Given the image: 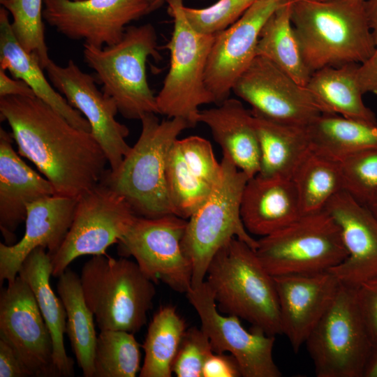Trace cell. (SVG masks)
<instances>
[{"instance_id":"obj_1","label":"cell","mask_w":377,"mask_h":377,"mask_svg":"<svg viewBox=\"0 0 377 377\" xmlns=\"http://www.w3.org/2000/svg\"><path fill=\"white\" fill-rule=\"evenodd\" d=\"M0 113L18 154L49 180L55 195L78 198L101 182L108 160L91 133L73 126L36 96L0 97Z\"/></svg>"},{"instance_id":"obj_2","label":"cell","mask_w":377,"mask_h":377,"mask_svg":"<svg viewBox=\"0 0 377 377\" xmlns=\"http://www.w3.org/2000/svg\"><path fill=\"white\" fill-rule=\"evenodd\" d=\"M367 0H291V22L311 74L323 68L362 64L376 48Z\"/></svg>"},{"instance_id":"obj_3","label":"cell","mask_w":377,"mask_h":377,"mask_svg":"<svg viewBox=\"0 0 377 377\" xmlns=\"http://www.w3.org/2000/svg\"><path fill=\"white\" fill-rule=\"evenodd\" d=\"M140 121L138 140L119 167L107 170L101 182L122 195L137 216L175 215L168 186V159L178 136L192 126L180 117L160 121L154 113L145 114Z\"/></svg>"},{"instance_id":"obj_4","label":"cell","mask_w":377,"mask_h":377,"mask_svg":"<svg viewBox=\"0 0 377 377\" xmlns=\"http://www.w3.org/2000/svg\"><path fill=\"white\" fill-rule=\"evenodd\" d=\"M205 279L221 311L269 335L282 334L274 276L246 242L233 237L221 246L210 261Z\"/></svg>"},{"instance_id":"obj_5","label":"cell","mask_w":377,"mask_h":377,"mask_svg":"<svg viewBox=\"0 0 377 377\" xmlns=\"http://www.w3.org/2000/svg\"><path fill=\"white\" fill-rule=\"evenodd\" d=\"M83 47L84 61L124 117L140 120L146 114H159L146 73L147 59L161 58L152 24L127 27L121 40L114 45L96 47L84 44Z\"/></svg>"},{"instance_id":"obj_6","label":"cell","mask_w":377,"mask_h":377,"mask_svg":"<svg viewBox=\"0 0 377 377\" xmlns=\"http://www.w3.org/2000/svg\"><path fill=\"white\" fill-rule=\"evenodd\" d=\"M86 303L100 330L138 332L156 295L154 282L136 262L93 256L80 276Z\"/></svg>"},{"instance_id":"obj_7","label":"cell","mask_w":377,"mask_h":377,"mask_svg":"<svg viewBox=\"0 0 377 377\" xmlns=\"http://www.w3.org/2000/svg\"><path fill=\"white\" fill-rule=\"evenodd\" d=\"M221 172L208 197L187 219L183 251L192 267V286L205 280L208 265L217 251L236 237L253 249L255 239L246 230L240 214L242 193L249 179L227 156Z\"/></svg>"},{"instance_id":"obj_8","label":"cell","mask_w":377,"mask_h":377,"mask_svg":"<svg viewBox=\"0 0 377 377\" xmlns=\"http://www.w3.org/2000/svg\"><path fill=\"white\" fill-rule=\"evenodd\" d=\"M173 20L170 68L156 95L159 114L180 117L195 126L200 107L214 102L206 87L205 73L214 35L198 32L189 23L183 0H165Z\"/></svg>"},{"instance_id":"obj_9","label":"cell","mask_w":377,"mask_h":377,"mask_svg":"<svg viewBox=\"0 0 377 377\" xmlns=\"http://www.w3.org/2000/svg\"><path fill=\"white\" fill-rule=\"evenodd\" d=\"M255 251L273 276L330 271L348 256L341 230L325 209L262 237Z\"/></svg>"},{"instance_id":"obj_10","label":"cell","mask_w":377,"mask_h":377,"mask_svg":"<svg viewBox=\"0 0 377 377\" xmlns=\"http://www.w3.org/2000/svg\"><path fill=\"white\" fill-rule=\"evenodd\" d=\"M304 344L317 377H363L374 345L357 302L355 288L340 283Z\"/></svg>"},{"instance_id":"obj_11","label":"cell","mask_w":377,"mask_h":377,"mask_svg":"<svg viewBox=\"0 0 377 377\" xmlns=\"http://www.w3.org/2000/svg\"><path fill=\"white\" fill-rule=\"evenodd\" d=\"M137 216L126 200L100 182L77 198L73 219L58 251L51 256L58 277L76 258L105 254L119 242Z\"/></svg>"},{"instance_id":"obj_12","label":"cell","mask_w":377,"mask_h":377,"mask_svg":"<svg viewBox=\"0 0 377 377\" xmlns=\"http://www.w3.org/2000/svg\"><path fill=\"white\" fill-rule=\"evenodd\" d=\"M187 219L175 214L157 218L135 216L118 242L122 256H133L152 281L186 293L192 286V267L182 249Z\"/></svg>"},{"instance_id":"obj_13","label":"cell","mask_w":377,"mask_h":377,"mask_svg":"<svg viewBox=\"0 0 377 377\" xmlns=\"http://www.w3.org/2000/svg\"><path fill=\"white\" fill-rule=\"evenodd\" d=\"M232 91L251 106L252 113L281 123L306 126L330 114L306 86L261 56H256Z\"/></svg>"},{"instance_id":"obj_14","label":"cell","mask_w":377,"mask_h":377,"mask_svg":"<svg viewBox=\"0 0 377 377\" xmlns=\"http://www.w3.org/2000/svg\"><path fill=\"white\" fill-rule=\"evenodd\" d=\"M186 296L200 318L201 328L209 337L214 352L229 353L237 361L242 376H282L273 357L275 336L253 327L249 331L238 317L221 314L205 280L191 287Z\"/></svg>"},{"instance_id":"obj_15","label":"cell","mask_w":377,"mask_h":377,"mask_svg":"<svg viewBox=\"0 0 377 377\" xmlns=\"http://www.w3.org/2000/svg\"><path fill=\"white\" fill-rule=\"evenodd\" d=\"M44 69L56 90L87 120L91 134L105 154L110 170H116L131 147L126 141L128 128L115 118L119 112L115 101L100 91L96 79L82 71L72 59L62 66L50 59Z\"/></svg>"},{"instance_id":"obj_16","label":"cell","mask_w":377,"mask_h":377,"mask_svg":"<svg viewBox=\"0 0 377 377\" xmlns=\"http://www.w3.org/2000/svg\"><path fill=\"white\" fill-rule=\"evenodd\" d=\"M43 19L57 32L96 47L120 41L126 25L149 13V0H43Z\"/></svg>"},{"instance_id":"obj_17","label":"cell","mask_w":377,"mask_h":377,"mask_svg":"<svg viewBox=\"0 0 377 377\" xmlns=\"http://www.w3.org/2000/svg\"><path fill=\"white\" fill-rule=\"evenodd\" d=\"M0 339L14 350L32 376H59L51 333L33 291L19 275L1 291Z\"/></svg>"},{"instance_id":"obj_18","label":"cell","mask_w":377,"mask_h":377,"mask_svg":"<svg viewBox=\"0 0 377 377\" xmlns=\"http://www.w3.org/2000/svg\"><path fill=\"white\" fill-rule=\"evenodd\" d=\"M284 1H256L235 23L214 35L205 82L216 105L229 98L236 81L256 57L262 27Z\"/></svg>"},{"instance_id":"obj_19","label":"cell","mask_w":377,"mask_h":377,"mask_svg":"<svg viewBox=\"0 0 377 377\" xmlns=\"http://www.w3.org/2000/svg\"><path fill=\"white\" fill-rule=\"evenodd\" d=\"M282 334L298 352L330 306L340 282L330 271L274 276Z\"/></svg>"},{"instance_id":"obj_20","label":"cell","mask_w":377,"mask_h":377,"mask_svg":"<svg viewBox=\"0 0 377 377\" xmlns=\"http://www.w3.org/2000/svg\"><path fill=\"white\" fill-rule=\"evenodd\" d=\"M221 165L210 142L200 136L177 138L168 159L167 181L175 215L188 219L208 197Z\"/></svg>"},{"instance_id":"obj_21","label":"cell","mask_w":377,"mask_h":377,"mask_svg":"<svg viewBox=\"0 0 377 377\" xmlns=\"http://www.w3.org/2000/svg\"><path fill=\"white\" fill-rule=\"evenodd\" d=\"M325 209L338 224L348 252L330 271L340 283L353 288L377 276V219L345 191L337 193Z\"/></svg>"},{"instance_id":"obj_22","label":"cell","mask_w":377,"mask_h":377,"mask_svg":"<svg viewBox=\"0 0 377 377\" xmlns=\"http://www.w3.org/2000/svg\"><path fill=\"white\" fill-rule=\"evenodd\" d=\"M77 198L53 195L27 206L25 232L17 243H0V284L13 281L27 256L36 248L52 256L61 246L71 226Z\"/></svg>"},{"instance_id":"obj_23","label":"cell","mask_w":377,"mask_h":377,"mask_svg":"<svg viewBox=\"0 0 377 377\" xmlns=\"http://www.w3.org/2000/svg\"><path fill=\"white\" fill-rule=\"evenodd\" d=\"M13 140L11 133L0 128V230L7 245L15 244V232L25 221L28 205L55 195L49 180L15 151Z\"/></svg>"},{"instance_id":"obj_24","label":"cell","mask_w":377,"mask_h":377,"mask_svg":"<svg viewBox=\"0 0 377 377\" xmlns=\"http://www.w3.org/2000/svg\"><path fill=\"white\" fill-rule=\"evenodd\" d=\"M240 214L247 232L261 237L288 226L303 215L292 179L258 174L245 185Z\"/></svg>"},{"instance_id":"obj_25","label":"cell","mask_w":377,"mask_h":377,"mask_svg":"<svg viewBox=\"0 0 377 377\" xmlns=\"http://www.w3.org/2000/svg\"><path fill=\"white\" fill-rule=\"evenodd\" d=\"M197 122L209 128L223 155L249 179L259 172L260 151L253 115L240 101L228 98L216 107L200 110Z\"/></svg>"},{"instance_id":"obj_26","label":"cell","mask_w":377,"mask_h":377,"mask_svg":"<svg viewBox=\"0 0 377 377\" xmlns=\"http://www.w3.org/2000/svg\"><path fill=\"white\" fill-rule=\"evenodd\" d=\"M0 68L14 78L25 82L35 96L61 114L73 126L91 133L87 120L52 86L36 57L19 43L8 19V12L0 9Z\"/></svg>"},{"instance_id":"obj_27","label":"cell","mask_w":377,"mask_h":377,"mask_svg":"<svg viewBox=\"0 0 377 377\" xmlns=\"http://www.w3.org/2000/svg\"><path fill=\"white\" fill-rule=\"evenodd\" d=\"M51 258L44 247L34 249L23 261L18 275L29 286L51 333L53 362L59 376H74L73 360L66 354L64 334L66 312L61 298L51 288Z\"/></svg>"},{"instance_id":"obj_28","label":"cell","mask_w":377,"mask_h":377,"mask_svg":"<svg viewBox=\"0 0 377 377\" xmlns=\"http://www.w3.org/2000/svg\"><path fill=\"white\" fill-rule=\"evenodd\" d=\"M252 114L260 151L258 174L292 179L297 168L311 150L306 127Z\"/></svg>"},{"instance_id":"obj_29","label":"cell","mask_w":377,"mask_h":377,"mask_svg":"<svg viewBox=\"0 0 377 377\" xmlns=\"http://www.w3.org/2000/svg\"><path fill=\"white\" fill-rule=\"evenodd\" d=\"M306 127L311 149L338 162L377 147V122L323 113Z\"/></svg>"},{"instance_id":"obj_30","label":"cell","mask_w":377,"mask_h":377,"mask_svg":"<svg viewBox=\"0 0 377 377\" xmlns=\"http://www.w3.org/2000/svg\"><path fill=\"white\" fill-rule=\"evenodd\" d=\"M57 293L66 312V332L84 377H94L97 335L94 314L88 307L80 276L66 269L58 276Z\"/></svg>"},{"instance_id":"obj_31","label":"cell","mask_w":377,"mask_h":377,"mask_svg":"<svg viewBox=\"0 0 377 377\" xmlns=\"http://www.w3.org/2000/svg\"><path fill=\"white\" fill-rule=\"evenodd\" d=\"M360 64L328 66L313 72L306 84L330 114L377 122L362 100L356 73Z\"/></svg>"},{"instance_id":"obj_32","label":"cell","mask_w":377,"mask_h":377,"mask_svg":"<svg viewBox=\"0 0 377 377\" xmlns=\"http://www.w3.org/2000/svg\"><path fill=\"white\" fill-rule=\"evenodd\" d=\"M291 0H285L261 29L256 56L263 57L296 82L306 86L311 73L304 61L291 22Z\"/></svg>"},{"instance_id":"obj_33","label":"cell","mask_w":377,"mask_h":377,"mask_svg":"<svg viewBox=\"0 0 377 377\" xmlns=\"http://www.w3.org/2000/svg\"><path fill=\"white\" fill-rule=\"evenodd\" d=\"M186 329L175 306H161L156 312L142 346L145 358L140 377L172 376V363Z\"/></svg>"},{"instance_id":"obj_34","label":"cell","mask_w":377,"mask_h":377,"mask_svg":"<svg viewBox=\"0 0 377 377\" xmlns=\"http://www.w3.org/2000/svg\"><path fill=\"white\" fill-rule=\"evenodd\" d=\"M292 180L303 214L324 209L337 193L343 191L339 162L311 149L297 168Z\"/></svg>"},{"instance_id":"obj_35","label":"cell","mask_w":377,"mask_h":377,"mask_svg":"<svg viewBox=\"0 0 377 377\" xmlns=\"http://www.w3.org/2000/svg\"><path fill=\"white\" fill-rule=\"evenodd\" d=\"M140 344L133 333L101 330L94 351V377H135L140 371Z\"/></svg>"},{"instance_id":"obj_36","label":"cell","mask_w":377,"mask_h":377,"mask_svg":"<svg viewBox=\"0 0 377 377\" xmlns=\"http://www.w3.org/2000/svg\"><path fill=\"white\" fill-rule=\"evenodd\" d=\"M43 0H8L3 6L13 17V32L21 46L34 55L44 69L50 59L45 40Z\"/></svg>"},{"instance_id":"obj_37","label":"cell","mask_w":377,"mask_h":377,"mask_svg":"<svg viewBox=\"0 0 377 377\" xmlns=\"http://www.w3.org/2000/svg\"><path fill=\"white\" fill-rule=\"evenodd\" d=\"M339 163L343 191L367 206L377 194V147L353 154Z\"/></svg>"},{"instance_id":"obj_38","label":"cell","mask_w":377,"mask_h":377,"mask_svg":"<svg viewBox=\"0 0 377 377\" xmlns=\"http://www.w3.org/2000/svg\"><path fill=\"white\" fill-rule=\"evenodd\" d=\"M256 0H218L203 8L184 6L185 15L198 32L215 35L235 23Z\"/></svg>"},{"instance_id":"obj_39","label":"cell","mask_w":377,"mask_h":377,"mask_svg":"<svg viewBox=\"0 0 377 377\" xmlns=\"http://www.w3.org/2000/svg\"><path fill=\"white\" fill-rule=\"evenodd\" d=\"M214 353L210 340L202 328L186 329L172 363L177 377H202V367Z\"/></svg>"},{"instance_id":"obj_40","label":"cell","mask_w":377,"mask_h":377,"mask_svg":"<svg viewBox=\"0 0 377 377\" xmlns=\"http://www.w3.org/2000/svg\"><path fill=\"white\" fill-rule=\"evenodd\" d=\"M357 302L372 343L377 345V276L355 288Z\"/></svg>"},{"instance_id":"obj_41","label":"cell","mask_w":377,"mask_h":377,"mask_svg":"<svg viewBox=\"0 0 377 377\" xmlns=\"http://www.w3.org/2000/svg\"><path fill=\"white\" fill-rule=\"evenodd\" d=\"M235 359L231 355L213 353L202 367V377H241Z\"/></svg>"},{"instance_id":"obj_42","label":"cell","mask_w":377,"mask_h":377,"mask_svg":"<svg viewBox=\"0 0 377 377\" xmlns=\"http://www.w3.org/2000/svg\"><path fill=\"white\" fill-rule=\"evenodd\" d=\"M32 376L14 350L0 339V377Z\"/></svg>"},{"instance_id":"obj_43","label":"cell","mask_w":377,"mask_h":377,"mask_svg":"<svg viewBox=\"0 0 377 377\" xmlns=\"http://www.w3.org/2000/svg\"><path fill=\"white\" fill-rule=\"evenodd\" d=\"M356 77L363 94L369 92L377 95V45L372 54L359 64Z\"/></svg>"},{"instance_id":"obj_44","label":"cell","mask_w":377,"mask_h":377,"mask_svg":"<svg viewBox=\"0 0 377 377\" xmlns=\"http://www.w3.org/2000/svg\"><path fill=\"white\" fill-rule=\"evenodd\" d=\"M0 68V97L8 96H36L31 87L23 80L11 78Z\"/></svg>"},{"instance_id":"obj_45","label":"cell","mask_w":377,"mask_h":377,"mask_svg":"<svg viewBox=\"0 0 377 377\" xmlns=\"http://www.w3.org/2000/svg\"><path fill=\"white\" fill-rule=\"evenodd\" d=\"M366 13L369 27L376 43L377 45V0L366 1Z\"/></svg>"},{"instance_id":"obj_46","label":"cell","mask_w":377,"mask_h":377,"mask_svg":"<svg viewBox=\"0 0 377 377\" xmlns=\"http://www.w3.org/2000/svg\"><path fill=\"white\" fill-rule=\"evenodd\" d=\"M363 377H377V345L373 347Z\"/></svg>"},{"instance_id":"obj_47","label":"cell","mask_w":377,"mask_h":377,"mask_svg":"<svg viewBox=\"0 0 377 377\" xmlns=\"http://www.w3.org/2000/svg\"><path fill=\"white\" fill-rule=\"evenodd\" d=\"M372 214L377 219V194L374 199L366 206Z\"/></svg>"},{"instance_id":"obj_48","label":"cell","mask_w":377,"mask_h":377,"mask_svg":"<svg viewBox=\"0 0 377 377\" xmlns=\"http://www.w3.org/2000/svg\"><path fill=\"white\" fill-rule=\"evenodd\" d=\"M165 0H151L150 1L149 13L158 8Z\"/></svg>"},{"instance_id":"obj_49","label":"cell","mask_w":377,"mask_h":377,"mask_svg":"<svg viewBox=\"0 0 377 377\" xmlns=\"http://www.w3.org/2000/svg\"><path fill=\"white\" fill-rule=\"evenodd\" d=\"M8 0H0V3L1 4H3L6 1H7Z\"/></svg>"},{"instance_id":"obj_50","label":"cell","mask_w":377,"mask_h":377,"mask_svg":"<svg viewBox=\"0 0 377 377\" xmlns=\"http://www.w3.org/2000/svg\"><path fill=\"white\" fill-rule=\"evenodd\" d=\"M75 1H80V0H75Z\"/></svg>"},{"instance_id":"obj_51","label":"cell","mask_w":377,"mask_h":377,"mask_svg":"<svg viewBox=\"0 0 377 377\" xmlns=\"http://www.w3.org/2000/svg\"><path fill=\"white\" fill-rule=\"evenodd\" d=\"M149 1H151V0H149Z\"/></svg>"},{"instance_id":"obj_52","label":"cell","mask_w":377,"mask_h":377,"mask_svg":"<svg viewBox=\"0 0 377 377\" xmlns=\"http://www.w3.org/2000/svg\"><path fill=\"white\" fill-rule=\"evenodd\" d=\"M256 1H258V0H256Z\"/></svg>"}]
</instances>
